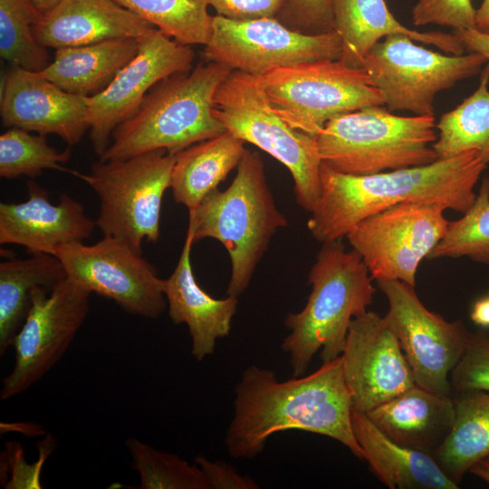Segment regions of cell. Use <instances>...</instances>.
<instances>
[{
    "label": "cell",
    "instance_id": "cell-1",
    "mask_svg": "<svg viewBox=\"0 0 489 489\" xmlns=\"http://www.w3.org/2000/svg\"><path fill=\"white\" fill-rule=\"evenodd\" d=\"M234 415L225 436L233 458L252 459L273 435L301 430L332 438L364 459L351 425L352 406L341 355L308 376L279 381L275 372L251 365L235 386Z\"/></svg>",
    "mask_w": 489,
    "mask_h": 489
},
{
    "label": "cell",
    "instance_id": "cell-2",
    "mask_svg": "<svg viewBox=\"0 0 489 489\" xmlns=\"http://www.w3.org/2000/svg\"><path fill=\"white\" fill-rule=\"evenodd\" d=\"M487 164L469 150L433 163L372 175H349L321 164V196L307 227L321 243L341 240L364 218L392 206L429 203L465 213Z\"/></svg>",
    "mask_w": 489,
    "mask_h": 489
},
{
    "label": "cell",
    "instance_id": "cell-3",
    "mask_svg": "<svg viewBox=\"0 0 489 489\" xmlns=\"http://www.w3.org/2000/svg\"><path fill=\"white\" fill-rule=\"evenodd\" d=\"M372 280L361 256L341 240L322 244L308 274V301L284 321L290 333L282 350L289 354L292 377L303 376L319 350L322 363L342 354L352 320L372 302Z\"/></svg>",
    "mask_w": 489,
    "mask_h": 489
},
{
    "label": "cell",
    "instance_id": "cell-4",
    "mask_svg": "<svg viewBox=\"0 0 489 489\" xmlns=\"http://www.w3.org/2000/svg\"><path fill=\"white\" fill-rule=\"evenodd\" d=\"M233 70L208 61L153 86L135 115L112 132L101 160H121L155 149L177 154L225 132L214 116V96Z\"/></svg>",
    "mask_w": 489,
    "mask_h": 489
},
{
    "label": "cell",
    "instance_id": "cell-5",
    "mask_svg": "<svg viewBox=\"0 0 489 489\" xmlns=\"http://www.w3.org/2000/svg\"><path fill=\"white\" fill-rule=\"evenodd\" d=\"M236 175L225 190L209 192L189 209L188 227L194 244L219 241L231 261L227 295L238 297L249 286L273 235L288 225L277 208L258 152L245 150Z\"/></svg>",
    "mask_w": 489,
    "mask_h": 489
},
{
    "label": "cell",
    "instance_id": "cell-6",
    "mask_svg": "<svg viewBox=\"0 0 489 489\" xmlns=\"http://www.w3.org/2000/svg\"><path fill=\"white\" fill-rule=\"evenodd\" d=\"M315 139L322 164L343 174L372 175L437 159L435 116H398L384 106L338 115Z\"/></svg>",
    "mask_w": 489,
    "mask_h": 489
},
{
    "label": "cell",
    "instance_id": "cell-7",
    "mask_svg": "<svg viewBox=\"0 0 489 489\" xmlns=\"http://www.w3.org/2000/svg\"><path fill=\"white\" fill-rule=\"evenodd\" d=\"M213 113L226 131L282 163L292 175L298 205L314 210L322 164L315 136L293 129L279 116L259 75L232 71L216 91Z\"/></svg>",
    "mask_w": 489,
    "mask_h": 489
},
{
    "label": "cell",
    "instance_id": "cell-8",
    "mask_svg": "<svg viewBox=\"0 0 489 489\" xmlns=\"http://www.w3.org/2000/svg\"><path fill=\"white\" fill-rule=\"evenodd\" d=\"M176 154L155 149L121 160L93 163L90 173L72 170L101 202L96 225L142 254V242L157 243L162 199L170 187Z\"/></svg>",
    "mask_w": 489,
    "mask_h": 489
},
{
    "label": "cell",
    "instance_id": "cell-9",
    "mask_svg": "<svg viewBox=\"0 0 489 489\" xmlns=\"http://www.w3.org/2000/svg\"><path fill=\"white\" fill-rule=\"evenodd\" d=\"M273 109L291 127L316 136L332 118L384 106L362 67L325 59L278 67L259 75Z\"/></svg>",
    "mask_w": 489,
    "mask_h": 489
},
{
    "label": "cell",
    "instance_id": "cell-10",
    "mask_svg": "<svg viewBox=\"0 0 489 489\" xmlns=\"http://www.w3.org/2000/svg\"><path fill=\"white\" fill-rule=\"evenodd\" d=\"M486 62L478 53H441L416 44L407 35L392 34L372 46L361 67L388 110L435 116L436 95L480 73Z\"/></svg>",
    "mask_w": 489,
    "mask_h": 489
},
{
    "label": "cell",
    "instance_id": "cell-11",
    "mask_svg": "<svg viewBox=\"0 0 489 489\" xmlns=\"http://www.w3.org/2000/svg\"><path fill=\"white\" fill-rule=\"evenodd\" d=\"M445 208L406 202L371 215L346 235L378 281H401L415 287L419 264L445 235Z\"/></svg>",
    "mask_w": 489,
    "mask_h": 489
},
{
    "label": "cell",
    "instance_id": "cell-12",
    "mask_svg": "<svg viewBox=\"0 0 489 489\" xmlns=\"http://www.w3.org/2000/svg\"><path fill=\"white\" fill-rule=\"evenodd\" d=\"M91 293L69 277L52 290H34L27 316L13 341L14 365L3 379L1 399L26 391L61 360L87 317Z\"/></svg>",
    "mask_w": 489,
    "mask_h": 489
},
{
    "label": "cell",
    "instance_id": "cell-13",
    "mask_svg": "<svg viewBox=\"0 0 489 489\" xmlns=\"http://www.w3.org/2000/svg\"><path fill=\"white\" fill-rule=\"evenodd\" d=\"M388 310L384 316L411 368L417 385L453 397L450 376L466 349L470 331L461 321H447L429 311L414 286L378 281Z\"/></svg>",
    "mask_w": 489,
    "mask_h": 489
},
{
    "label": "cell",
    "instance_id": "cell-14",
    "mask_svg": "<svg viewBox=\"0 0 489 489\" xmlns=\"http://www.w3.org/2000/svg\"><path fill=\"white\" fill-rule=\"evenodd\" d=\"M204 56L233 71L263 75L278 67L340 59L342 43L335 30L304 34L274 18L238 21L216 14Z\"/></svg>",
    "mask_w": 489,
    "mask_h": 489
},
{
    "label": "cell",
    "instance_id": "cell-15",
    "mask_svg": "<svg viewBox=\"0 0 489 489\" xmlns=\"http://www.w3.org/2000/svg\"><path fill=\"white\" fill-rule=\"evenodd\" d=\"M67 277L91 292L114 301L126 312L158 319L167 308L164 279L125 241L103 235L92 244L58 248Z\"/></svg>",
    "mask_w": 489,
    "mask_h": 489
},
{
    "label": "cell",
    "instance_id": "cell-16",
    "mask_svg": "<svg viewBox=\"0 0 489 489\" xmlns=\"http://www.w3.org/2000/svg\"><path fill=\"white\" fill-rule=\"evenodd\" d=\"M139 40V51L101 92L87 97L89 138L100 157L111 134L137 113L149 90L158 82L192 69L195 52L158 29Z\"/></svg>",
    "mask_w": 489,
    "mask_h": 489
},
{
    "label": "cell",
    "instance_id": "cell-17",
    "mask_svg": "<svg viewBox=\"0 0 489 489\" xmlns=\"http://www.w3.org/2000/svg\"><path fill=\"white\" fill-rule=\"evenodd\" d=\"M341 357L352 410L367 414L416 385L395 333L374 312L352 320Z\"/></svg>",
    "mask_w": 489,
    "mask_h": 489
},
{
    "label": "cell",
    "instance_id": "cell-18",
    "mask_svg": "<svg viewBox=\"0 0 489 489\" xmlns=\"http://www.w3.org/2000/svg\"><path fill=\"white\" fill-rule=\"evenodd\" d=\"M0 116L5 128L53 134L69 146L89 130L87 96L63 91L39 72L12 67L1 88Z\"/></svg>",
    "mask_w": 489,
    "mask_h": 489
},
{
    "label": "cell",
    "instance_id": "cell-19",
    "mask_svg": "<svg viewBox=\"0 0 489 489\" xmlns=\"http://www.w3.org/2000/svg\"><path fill=\"white\" fill-rule=\"evenodd\" d=\"M27 200L20 203H0L1 244L53 255L60 247L83 243L97 226L83 206L67 193L53 204L48 192L32 179L27 181Z\"/></svg>",
    "mask_w": 489,
    "mask_h": 489
},
{
    "label": "cell",
    "instance_id": "cell-20",
    "mask_svg": "<svg viewBox=\"0 0 489 489\" xmlns=\"http://www.w3.org/2000/svg\"><path fill=\"white\" fill-rule=\"evenodd\" d=\"M193 244L192 235L187 231L178 262L171 275L164 279V294L170 320L175 324L187 326L190 353L195 360L202 361L215 352L218 339L229 335L238 297L227 295L216 299L201 288L191 265Z\"/></svg>",
    "mask_w": 489,
    "mask_h": 489
},
{
    "label": "cell",
    "instance_id": "cell-21",
    "mask_svg": "<svg viewBox=\"0 0 489 489\" xmlns=\"http://www.w3.org/2000/svg\"><path fill=\"white\" fill-rule=\"evenodd\" d=\"M155 29L114 0H61L43 15L34 34L39 43L57 50L111 39H140Z\"/></svg>",
    "mask_w": 489,
    "mask_h": 489
},
{
    "label": "cell",
    "instance_id": "cell-22",
    "mask_svg": "<svg viewBox=\"0 0 489 489\" xmlns=\"http://www.w3.org/2000/svg\"><path fill=\"white\" fill-rule=\"evenodd\" d=\"M366 415L394 442L432 455L452 428L455 406L453 397L416 384Z\"/></svg>",
    "mask_w": 489,
    "mask_h": 489
},
{
    "label": "cell",
    "instance_id": "cell-23",
    "mask_svg": "<svg viewBox=\"0 0 489 489\" xmlns=\"http://www.w3.org/2000/svg\"><path fill=\"white\" fill-rule=\"evenodd\" d=\"M333 27L342 43L340 59L354 67H361L372 46L392 34L407 35L447 54L461 55L465 50L454 33L418 32L403 25L388 10L385 0H334Z\"/></svg>",
    "mask_w": 489,
    "mask_h": 489
},
{
    "label": "cell",
    "instance_id": "cell-24",
    "mask_svg": "<svg viewBox=\"0 0 489 489\" xmlns=\"http://www.w3.org/2000/svg\"><path fill=\"white\" fill-rule=\"evenodd\" d=\"M354 436L364 460L378 479L390 489H457L434 457L401 446L383 434L366 414L352 410Z\"/></svg>",
    "mask_w": 489,
    "mask_h": 489
},
{
    "label": "cell",
    "instance_id": "cell-25",
    "mask_svg": "<svg viewBox=\"0 0 489 489\" xmlns=\"http://www.w3.org/2000/svg\"><path fill=\"white\" fill-rule=\"evenodd\" d=\"M139 51L135 38L60 48L39 72L65 91L90 97L104 91Z\"/></svg>",
    "mask_w": 489,
    "mask_h": 489
},
{
    "label": "cell",
    "instance_id": "cell-26",
    "mask_svg": "<svg viewBox=\"0 0 489 489\" xmlns=\"http://www.w3.org/2000/svg\"><path fill=\"white\" fill-rule=\"evenodd\" d=\"M244 142L225 131L176 154L170 188L177 203L195 208L238 167Z\"/></svg>",
    "mask_w": 489,
    "mask_h": 489
},
{
    "label": "cell",
    "instance_id": "cell-27",
    "mask_svg": "<svg viewBox=\"0 0 489 489\" xmlns=\"http://www.w3.org/2000/svg\"><path fill=\"white\" fill-rule=\"evenodd\" d=\"M67 277L61 261L53 254H33L0 263V355L14 339L29 312L36 287L52 290Z\"/></svg>",
    "mask_w": 489,
    "mask_h": 489
},
{
    "label": "cell",
    "instance_id": "cell-28",
    "mask_svg": "<svg viewBox=\"0 0 489 489\" xmlns=\"http://www.w3.org/2000/svg\"><path fill=\"white\" fill-rule=\"evenodd\" d=\"M452 428L432 456L458 485L471 465L489 454V393L482 390L453 394Z\"/></svg>",
    "mask_w": 489,
    "mask_h": 489
},
{
    "label": "cell",
    "instance_id": "cell-29",
    "mask_svg": "<svg viewBox=\"0 0 489 489\" xmlns=\"http://www.w3.org/2000/svg\"><path fill=\"white\" fill-rule=\"evenodd\" d=\"M489 63L480 72L479 86L456 108L444 113L436 128L433 143L437 159L449 158L469 150L479 152L489 165Z\"/></svg>",
    "mask_w": 489,
    "mask_h": 489
},
{
    "label": "cell",
    "instance_id": "cell-30",
    "mask_svg": "<svg viewBox=\"0 0 489 489\" xmlns=\"http://www.w3.org/2000/svg\"><path fill=\"white\" fill-rule=\"evenodd\" d=\"M185 45H206L212 33L208 0H114Z\"/></svg>",
    "mask_w": 489,
    "mask_h": 489
},
{
    "label": "cell",
    "instance_id": "cell-31",
    "mask_svg": "<svg viewBox=\"0 0 489 489\" xmlns=\"http://www.w3.org/2000/svg\"><path fill=\"white\" fill-rule=\"evenodd\" d=\"M43 15L34 0H0V55L12 67L41 72L50 63L34 34Z\"/></svg>",
    "mask_w": 489,
    "mask_h": 489
},
{
    "label": "cell",
    "instance_id": "cell-32",
    "mask_svg": "<svg viewBox=\"0 0 489 489\" xmlns=\"http://www.w3.org/2000/svg\"><path fill=\"white\" fill-rule=\"evenodd\" d=\"M467 257L489 265V177L482 179L471 207L463 216L449 221L443 238L427 259Z\"/></svg>",
    "mask_w": 489,
    "mask_h": 489
},
{
    "label": "cell",
    "instance_id": "cell-33",
    "mask_svg": "<svg viewBox=\"0 0 489 489\" xmlns=\"http://www.w3.org/2000/svg\"><path fill=\"white\" fill-rule=\"evenodd\" d=\"M126 446L131 458V467L139 476L141 489H211L195 463L160 451L137 438L127 439Z\"/></svg>",
    "mask_w": 489,
    "mask_h": 489
},
{
    "label": "cell",
    "instance_id": "cell-34",
    "mask_svg": "<svg viewBox=\"0 0 489 489\" xmlns=\"http://www.w3.org/2000/svg\"><path fill=\"white\" fill-rule=\"evenodd\" d=\"M71 158V149L59 151L50 146L43 135L9 128L0 136V177L14 179L21 176L34 178L45 169L72 174L62 166Z\"/></svg>",
    "mask_w": 489,
    "mask_h": 489
},
{
    "label": "cell",
    "instance_id": "cell-35",
    "mask_svg": "<svg viewBox=\"0 0 489 489\" xmlns=\"http://www.w3.org/2000/svg\"><path fill=\"white\" fill-rule=\"evenodd\" d=\"M450 383L453 394L470 390L489 393V333L470 332L465 353L451 373Z\"/></svg>",
    "mask_w": 489,
    "mask_h": 489
},
{
    "label": "cell",
    "instance_id": "cell-36",
    "mask_svg": "<svg viewBox=\"0 0 489 489\" xmlns=\"http://www.w3.org/2000/svg\"><path fill=\"white\" fill-rule=\"evenodd\" d=\"M414 25L438 24L453 30L475 29L471 0H417L411 12Z\"/></svg>",
    "mask_w": 489,
    "mask_h": 489
},
{
    "label": "cell",
    "instance_id": "cell-37",
    "mask_svg": "<svg viewBox=\"0 0 489 489\" xmlns=\"http://www.w3.org/2000/svg\"><path fill=\"white\" fill-rule=\"evenodd\" d=\"M218 15L232 20L246 21L274 18L288 0H208Z\"/></svg>",
    "mask_w": 489,
    "mask_h": 489
},
{
    "label": "cell",
    "instance_id": "cell-38",
    "mask_svg": "<svg viewBox=\"0 0 489 489\" xmlns=\"http://www.w3.org/2000/svg\"><path fill=\"white\" fill-rule=\"evenodd\" d=\"M195 463L204 473L211 489H257L256 482L239 474L225 461H211L203 455H197Z\"/></svg>",
    "mask_w": 489,
    "mask_h": 489
},
{
    "label": "cell",
    "instance_id": "cell-39",
    "mask_svg": "<svg viewBox=\"0 0 489 489\" xmlns=\"http://www.w3.org/2000/svg\"><path fill=\"white\" fill-rule=\"evenodd\" d=\"M334 0H288L287 5L312 34H321L334 30Z\"/></svg>",
    "mask_w": 489,
    "mask_h": 489
},
{
    "label": "cell",
    "instance_id": "cell-40",
    "mask_svg": "<svg viewBox=\"0 0 489 489\" xmlns=\"http://www.w3.org/2000/svg\"><path fill=\"white\" fill-rule=\"evenodd\" d=\"M460 39L465 49L472 53H478L489 62V34L476 29L453 30Z\"/></svg>",
    "mask_w": 489,
    "mask_h": 489
},
{
    "label": "cell",
    "instance_id": "cell-41",
    "mask_svg": "<svg viewBox=\"0 0 489 489\" xmlns=\"http://www.w3.org/2000/svg\"><path fill=\"white\" fill-rule=\"evenodd\" d=\"M470 317L475 324L489 327V296L475 302Z\"/></svg>",
    "mask_w": 489,
    "mask_h": 489
},
{
    "label": "cell",
    "instance_id": "cell-42",
    "mask_svg": "<svg viewBox=\"0 0 489 489\" xmlns=\"http://www.w3.org/2000/svg\"><path fill=\"white\" fill-rule=\"evenodd\" d=\"M475 29L489 34V0H483L476 9Z\"/></svg>",
    "mask_w": 489,
    "mask_h": 489
},
{
    "label": "cell",
    "instance_id": "cell-43",
    "mask_svg": "<svg viewBox=\"0 0 489 489\" xmlns=\"http://www.w3.org/2000/svg\"><path fill=\"white\" fill-rule=\"evenodd\" d=\"M468 472L489 484V454L475 462Z\"/></svg>",
    "mask_w": 489,
    "mask_h": 489
},
{
    "label": "cell",
    "instance_id": "cell-44",
    "mask_svg": "<svg viewBox=\"0 0 489 489\" xmlns=\"http://www.w3.org/2000/svg\"><path fill=\"white\" fill-rule=\"evenodd\" d=\"M36 7L44 14L56 6L61 0H34Z\"/></svg>",
    "mask_w": 489,
    "mask_h": 489
}]
</instances>
